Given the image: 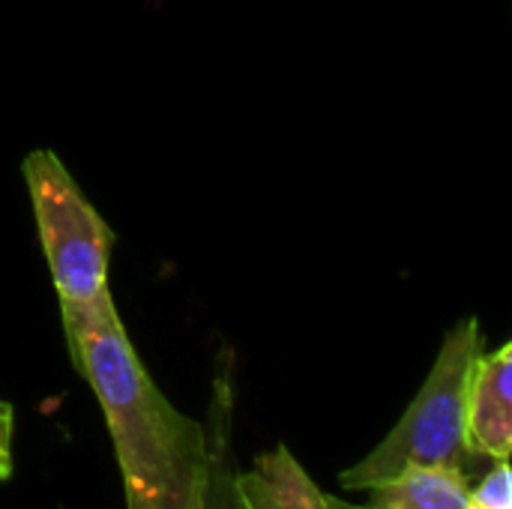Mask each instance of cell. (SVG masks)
Instances as JSON below:
<instances>
[{"mask_svg": "<svg viewBox=\"0 0 512 509\" xmlns=\"http://www.w3.org/2000/svg\"><path fill=\"white\" fill-rule=\"evenodd\" d=\"M60 312L72 363L105 414L126 509H201L207 480L204 426L180 414L153 384L111 294Z\"/></svg>", "mask_w": 512, "mask_h": 509, "instance_id": "6da1fadb", "label": "cell"}, {"mask_svg": "<svg viewBox=\"0 0 512 509\" xmlns=\"http://www.w3.org/2000/svg\"><path fill=\"white\" fill-rule=\"evenodd\" d=\"M483 351L477 318H462L438 351V360L390 435L357 465L339 474L345 492H369L411 468H453L468 480L477 462L465 441L468 384Z\"/></svg>", "mask_w": 512, "mask_h": 509, "instance_id": "7a4b0ae2", "label": "cell"}, {"mask_svg": "<svg viewBox=\"0 0 512 509\" xmlns=\"http://www.w3.org/2000/svg\"><path fill=\"white\" fill-rule=\"evenodd\" d=\"M24 180L60 309L105 297L114 249L108 222L69 177L57 153L33 150L24 159Z\"/></svg>", "mask_w": 512, "mask_h": 509, "instance_id": "3957f363", "label": "cell"}, {"mask_svg": "<svg viewBox=\"0 0 512 509\" xmlns=\"http://www.w3.org/2000/svg\"><path fill=\"white\" fill-rule=\"evenodd\" d=\"M465 441L477 462H504L512 453V345L480 351L468 384Z\"/></svg>", "mask_w": 512, "mask_h": 509, "instance_id": "277c9868", "label": "cell"}, {"mask_svg": "<svg viewBox=\"0 0 512 509\" xmlns=\"http://www.w3.org/2000/svg\"><path fill=\"white\" fill-rule=\"evenodd\" d=\"M237 492L246 509H363L315 486L285 444L261 453L252 471L237 468Z\"/></svg>", "mask_w": 512, "mask_h": 509, "instance_id": "5b68a950", "label": "cell"}, {"mask_svg": "<svg viewBox=\"0 0 512 509\" xmlns=\"http://www.w3.org/2000/svg\"><path fill=\"white\" fill-rule=\"evenodd\" d=\"M231 381L219 378L210 402V417L204 426L207 435V480L201 509H246L237 492V459L231 444Z\"/></svg>", "mask_w": 512, "mask_h": 509, "instance_id": "8992f818", "label": "cell"}, {"mask_svg": "<svg viewBox=\"0 0 512 509\" xmlns=\"http://www.w3.org/2000/svg\"><path fill=\"white\" fill-rule=\"evenodd\" d=\"M471 480L453 468H411L375 489L363 509H468Z\"/></svg>", "mask_w": 512, "mask_h": 509, "instance_id": "52a82bcc", "label": "cell"}, {"mask_svg": "<svg viewBox=\"0 0 512 509\" xmlns=\"http://www.w3.org/2000/svg\"><path fill=\"white\" fill-rule=\"evenodd\" d=\"M468 509H512L510 459L492 462L477 486H468Z\"/></svg>", "mask_w": 512, "mask_h": 509, "instance_id": "ba28073f", "label": "cell"}, {"mask_svg": "<svg viewBox=\"0 0 512 509\" xmlns=\"http://www.w3.org/2000/svg\"><path fill=\"white\" fill-rule=\"evenodd\" d=\"M12 405H6L0 399V480H9L12 477Z\"/></svg>", "mask_w": 512, "mask_h": 509, "instance_id": "9c48e42d", "label": "cell"}]
</instances>
